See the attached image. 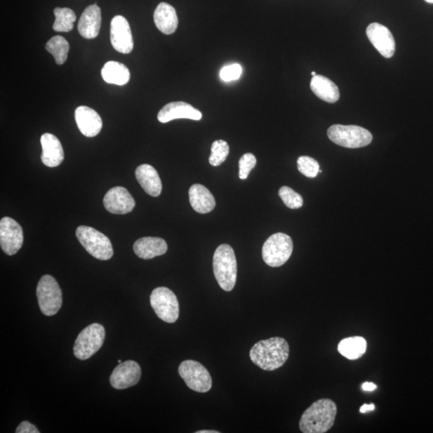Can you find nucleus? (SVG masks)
Here are the masks:
<instances>
[{
	"label": "nucleus",
	"instance_id": "obj_6",
	"mask_svg": "<svg viewBox=\"0 0 433 433\" xmlns=\"http://www.w3.org/2000/svg\"><path fill=\"white\" fill-rule=\"evenodd\" d=\"M105 330L100 323H92L78 334L74 344V355L81 361H86L100 350L105 342Z\"/></svg>",
	"mask_w": 433,
	"mask_h": 433
},
{
	"label": "nucleus",
	"instance_id": "obj_18",
	"mask_svg": "<svg viewBox=\"0 0 433 433\" xmlns=\"http://www.w3.org/2000/svg\"><path fill=\"white\" fill-rule=\"evenodd\" d=\"M101 26V11L97 4L88 6L81 14L78 31L83 38L94 39L99 35Z\"/></svg>",
	"mask_w": 433,
	"mask_h": 433
},
{
	"label": "nucleus",
	"instance_id": "obj_11",
	"mask_svg": "<svg viewBox=\"0 0 433 433\" xmlns=\"http://www.w3.org/2000/svg\"><path fill=\"white\" fill-rule=\"evenodd\" d=\"M23 243L21 225L17 221L5 216L0 221V245L3 252L10 256L16 254Z\"/></svg>",
	"mask_w": 433,
	"mask_h": 433
},
{
	"label": "nucleus",
	"instance_id": "obj_9",
	"mask_svg": "<svg viewBox=\"0 0 433 433\" xmlns=\"http://www.w3.org/2000/svg\"><path fill=\"white\" fill-rule=\"evenodd\" d=\"M150 304L157 316L165 323H174L179 318V303L175 294L167 288H157L150 295Z\"/></svg>",
	"mask_w": 433,
	"mask_h": 433
},
{
	"label": "nucleus",
	"instance_id": "obj_3",
	"mask_svg": "<svg viewBox=\"0 0 433 433\" xmlns=\"http://www.w3.org/2000/svg\"><path fill=\"white\" fill-rule=\"evenodd\" d=\"M214 274L216 282L225 292H231L237 280V260L232 248L228 244L220 245L213 259Z\"/></svg>",
	"mask_w": 433,
	"mask_h": 433
},
{
	"label": "nucleus",
	"instance_id": "obj_33",
	"mask_svg": "<svg viewBox=\"0 0 433 433\" xmlns=\"http://www.w3.org/2000/svg\"><path fill=\"white\" fill-rule=\"evenodd\" d=\"M243 68L239 63L225 66L220 71V78L225 82L237 81L242 76Z\"/></svg>",
	"mask_w": 433,
	"mask_h": 433
},
{
	"label": "nucleus",
	"instance_id": "obj_39",
	"mask_svg": "<svg viewBox=\"0 0 433 433\" xmlns=\"http://www.w3.org/2000/svg\"><path fill=\"white\" fill-rule=\"evenodd\" d=\"M427 3H433V0H425Z\"/></svg>",
	"mask_w": 433,
	"mask_h": 433
},
{
	"label": "nucleus",
	"instance_id": "obj_36",
	"mask_svg": "<svg viewBox=\"0 0 433 433\" xmlns=\"http://www.w3.org/2000/svg\"><path fill=\"white\" fill-rule=\"evenodd\" d=\"M374 410H375V405H374L373 403H370V405H363L361 407V412L365 413L367 412L372 411Z\"/></svg>",
	"mask_w": 433,
	"mask_h": 433
},
{
	"label": "nucleus",
	"instance_id": "obj_31",
	"mask_svg": "<svg viewBox=\"0 0 433 433\" xmlns=\"http://www.w3.org/2000/svg\"><path fill=\"white\" fill-rule=\"evenodd\" d=\"M298 170L304 176L310 179L316 178L319 173V164L316 160L308 156L299 157L297 161Z\"/></svg>",
	"mask_w": 433,
	"mask_h": 433
},
{
	"label": "nucleus",
	"instance_id": "obj_30",
	"mask_svg": "<svg viewBox=\"0 0 433 433\" xmlns=\"http://www.w3.org/2000/svg\"><path fill=\"white\" fill-rule=\"evenodd\" d=\"M279 195L283 203L288 208L295 210L301 208L303 204L302 196L288 186H283L279 191Z\"/></svg>",
	"mask_w": 433,
	"mask_h": 433
},
{
	"label": "nucleus",
	"instance_id": "obj_25",
	"mask_svg": "<svg viewBox=\"0 0 433 433\" xmlns=\"http://www.w3.org/2000/svg\"><path fill=\"white\" fill-rule=\"evenodd\" d=\"M103 80L108 83L116 85H125L130 80V72L120 62L108 61L101 70Z\"/></svg>",
	"mask_w": 433,
	"mask_h": 433
},
{
	"label": "nucleus",
	"instance_id": "obj_34",
	"mask_svg": "<svg viewBox=\"0 0 433 433\" xmlns=\"http://www.w3.org/2000/svg\"><path fill=\"white\" fill-rule=\"evenodd\" d=\"M17 433H39L36 426H34L28 421H23L21 423L16 430Z\"/></svg>",
	"mask_w": 433,
	"mask_h": 433
},
{
	"label": "nucleus",
	"instance_id": "obj_28",
	"mask_svg": "<svg viewBox=\"0 0 433 433\" xmlns=\"http://www.w3.org/2000/svg\"><path fill=\"white\" fill-rule=\"evenodd\" d=\"M46 50L55 58L57 65L61 66L67 61L68 54L70 52V43L65 37L56 36L47 43Z\"/></svg>",
	"mask_w": 433,
	"mask_h": 433
},
{
	"label": "nucleus",
	"instance_id": "obj_4",
	"mask_svg": "<svg viewBox=\"0 0 433 433\" xmlns=\"http://www.w3.org/2000/svg\"><path fill=\"white\" fill-rule=\"evenodd\" d=\"M76 235L83 248L93 257L101 261L112 257L111 241L100 231L90 226L81 225L77 229Z\"/></svg>",
	"mask_w": 433,
	"mask_h": 433
},
{
	"label": "nucleus",
	"instance_id": "obj_37",
	"mask_svg": "<svg viewBox=\"0 0 433 433\" xmlns=\"http://www.w3.org/2000/svg\"><path fill=\"white\" fill-rule=\"evenodd\" d=\"M196 433H219V432L215 430H201L196 432Z\"/></svg>",
	"mask_w": 433,
	"mask_h": 433
},
{
	"label": "nucleus",
	"instance_id": "obj_20",
	"mask_svg": "<svg viewBox=\"0 0 433 433\" xmlns=\"http://www.w3.org/2000/svg\"><path fill=\"white\" fill-rule=\"evenodd\" d=\"M154 19L155 26L165 35H171L179 26V18L176 10L167 3H161L157 7Z\"/></svg>",
	"mask_w": 433,
	"mask_h": 433
},
{
	"label": "nucleus",
	"instance_id": "obj_22",
	"mask_svg": "<svg viewBox=\"0 0 433 433\" xmlns=\"http://www.w3.org/2000/svg\"><path fill=\"white\" fill-rule=\"evenodd\" d=\"M190 203L193 209L199 214H208L212 211L216 201L210 191L203 185L194 184L189 190Z\"/></svg>",
	"mask_w": 433,
	"mask_h": 433
},
{
	"label": "nucleus",
	"instance_id": "obj_21",
	"mask_svg": "<svg viewBox=\"0 0 433 433\" xmlns=\"http://www.w3.org/2000/svg\"><path fill=\"white\" fill-rule=\"evenodd\" d=\"M168 245L164 239L157 237H145L134 245V253L142 259H152L167 252Z\"/></svg>",
	"mask_w": 433,
	"mask_h": 433
},
{
	"label": "nucleus",
	"instance_id": "obj_8",
	"mask_svg": "<svg viewBox=\"0 0 433 433\" xmlns=\"http://www.w3.org/2000/svg\"><path fill=\"white\" fill-rule=\"evenodd\" d=\"M37 295L39 309L46 316H52L60 311L62 306V292L57 280L46 274L39 280Z\"/></svg>",
	"mask_w": 433,
	"mask_h": 433
},
{
	"label": "nucleus",
	"instance_id": "obj_19",
	"mask_svg": "<svg viewBox=\"0 0 433 433\" xmlns=\"http://www.w3.org/2000/svg\"><path fill=\"white\" fill-rule=\"evenodd\" d=\"M41 143L43 150L41 156L43 163L51 168L60 165L65 159L60 140L55 135L44 134L41 136Z\"/></svg>",
	"mask_w": 433,
	"mask_h": 433
},
{
	"label": "nucleus",
	"instance_id": "obj_17",
	"mask_svg": "<svg viewBox=\"0 0 433 433\" xmlns=\"http://www.w3.org/2000/svg\"><path fill=\"white\" fill-rule=\"evenodd\" d=\"M75 119L78 129L87 137H96L102 129V120L99 114L87 106L78 107L75 112Z\"/></svg>",
	"mask_w": 433,
	"mask_h": 433
},
{
	"label": "nucleus",
	"instance_id": "obj_12",
	"mask_svg": "<svg viewBox=\"0 0 433 433\" xmlns=\"http://www.w3.org/2000/svg\"><path fill=\"white\" fill-rule=\"evenodd\" d=\"M110 39L112 47L118 52L129 54L134 49L130 23L124 17L116 16L112 19Z\"/></svg>",
	"mask_w": 433,
	"mask_h": 433
},
{
	"label": "nucleus",
	"instance_id": "obj_14",
	"mask_svg": "<svg viewBox=\"0 0 433 433\" xmlns=\"http://www.w3.org/2000/svg\"><path fill=\"white\" fill-rule=\"evenodd\" d=\"M369 41L383 57L392 58L396 52L394 37L388 29L381 23H372L367 28Z\"/></svg>",
	"mask_w": 433,
	"mask_h": 433
},
{
	"label": "nucleus",
	"instance_id": "obj_32",
	"mask_svg": "<svg viewBox=\"0 0 433 433\" xmlns=\"http://www.w3.org/2000/svg\"><path fill=\"white\" fill-rule=\"evenodd\" d=\"M257 163V160L254 154H244L241 157L239 160V179L241 180H245L248 178V176L255 165Z\"/></svg>",
	"mask_w": 433,
	"mask_h": 433
},
{
	"label": "nucleus",
	"instance_id": "obj_38",
	"mask_svg": "<svg viewBox=\"0 0 433 433\" xmlns=\"http://www.w3.org/2000/svg\"><path fill=\"white\" fill-rule=\"evenodd\" d=\"M312 76L313 77H314L317 76V75H316V72H312Z\"/></svg>",
	"mask_w": 433,
	"mask_h": 433
},
{
	"label": "nucleus",
	"instance_id": "obj_16",
	"mask_svg": "<svg viewBox=\"0 0 433 433\" xmlns=\"http://www.w3.org/2000/svg\"><path fill=\"white\" fill-rule=\"evenodd\" d=\"M203 113L188 103L183 101L171 102L161 108L157 115L161 123H167L175 119L200 121Z\"/></svg>",
	"mask_w": 433,
	"mask_h": 433
},
{
	"label": "nucleus",
	"instance_id": "obj_24",
	"mask_svg": "<svg viewBox=\"0 0 433 433\" xmlns=\"http://www.w3.org/2000/svg\"><path fill=\"white\" fill-rule=\"evenodd\" d=\"M311 90L319 99L328 103H336L341 97L339 88L330 79L317 75L312 77Z\"/></svg>",
	"mask_w": 433,
	"mask_h": 433
},
{
	"label": "nucleus",
	"instance_id": "obj_7",
	"mask_svg": "<svg viewBox=\"0 0 433 433\" xmlns=\"http://www.w3.org/2000/svg\"><path fill=\"white\" fill-rule=\"evenodd\" d=\"M293 248L292 239L290 236L283 233L274 234L263 245V261L269 267H281L292 256Z\"/></svg>",
	"mask_w": 433,
	"mask_h": 433
},
{
	"label": "nucleus",
	"instance_id": "obj_5",
	"mask_svg": "<svg viewBox=\"0 0 433 433\" xmlns=\"http://www.w3.org/2000/svg\"><path fill=\"white\" fill-rule=\"evenodd\" d=\"M328 136L334 143L349 149L365 147L373 139L370 132L356 125H334L329 128Z\"/></svg>",
	"mask_w": 433,
	"mask_h": 433
},
{
	"label": "nucleus",
	"instance_id": "obj_10",
	"mask_svg": "<svg viewBox=\"0 0 433 433\" xmlns=\"http://www.w3.org/2000/svg\"><path fill=\"white\" fill-rule=\"evenodd\" d=\"M180 376L191 390L205 393L212 387V378L203 364L194 361H185L179 368Z\"/></svg>",
	"mask_w": 433,
	"mask_h": 433
},
{
	"label": "nucleus",
	"instance_id": "obj_40",
	"mask_svg": "<svg viewBox=\"0 0 433 433\" xmlns=\"http://www.w3.org/2000/svg\"><path fill=\"white\" fill-rule=\"evenodd\" d=\"M118 363H122V362H121V361H118Z\"/></svg>",
	"mask_w": 433,
	"mask_h": 433
},
{
	"label": "nucleus",
	"instance_id": "obj_2",
	"mask_svg": "<svg viewBox=\"0 0 433 433\" xmlns=\"http://www.w3.org/2000/svg\"><path fill=\"white\" fill-rule=\"evenodd\" d=\"M336 415V403L330 399H321L303 412L299 429L303 433L327 432L333 427Z\"/></svg>",
	"mask_w": 433,
	"mask_h": 433
},
{
	"label": "nucleus",
	"instance_id": "obj_35",
	"mask_svg": "<svg viewBox=\"0 0 433 433\" xmlns=\"http://www.w3.org/2000/svg\"><path fill=\"white\" fill-rule=\"evenodd\" d=\"M376 387H377L375 385V383H370V382L364 383H363V385H362L363 390L368 391V392L374 391L376 390Z\"/></svg>",
	"mask_w": 433,
	"mask_h": 433
},
{
	"label": "nucleus",
	"instance_id": "obj_29",
	"mask_svg": "<svg viewBox=\"0 0 433 433\" xmlns=\"http://www.w3.org/2000/svg\"><path fill=\"white\" fill-rule=\"evenodd\" d=\"M230 152V147L224 140L215 141L211 146V155L209 159L210 164L213 166H219L223 164L228 159Z\"/></svg>",
	"mask_w": 433,
	"mask_h": 433
},
{
	"label": "nucleus",
	"instance_id": "obj_15",
	"mask_svg": "<svg viewBox=\"0 0 433 433\" xmlns=\"http://www.w3.org/2000/svg\"><path fill=\"white\" fill-rule=\"evenodd\" d=\"M135 200L124 187L117 186L108 191L104 198L105 209L112 214H125L135 208Z\"/></svg>",
	"mask_w": 433,
	"mask_h": 433
},
{
	"label": "nucleus",
	"instance_id": "obj_13",
	"mask_svg": "<svg viewBox=\"0 0 433 433\" xmlns=\"http://www.w3.org/2000/svg\"><path fill=\"white\" fill-rule=\"evenodd\" d=\"M141 376V369L134 361L119 363L110 376V383L116 390H126L139 383Z\"/></svg>",
	"mask_w": 433,
	"mask_h": 433
},
{
	"label": "nucleus",
	"instance_id": "obj_27",
	"mask_svg": "<svg viewBox=\"0 0 433 433\" xmlns=\"http://www.w3.org/2000/svg\"><path fill=\"white\" fill-rule=\"evenodd\" d=\"M56 21L53 24V30L58 32H68L73 29L77 17L72 9L57 8L54 9Z\"/></svg>",
	"mask_w": 433,
	"mask_h": 433
},
{
	"label": "nucleus",
	"instance_id": "obj_23",
	"mask_svg": "<svg viewBox=\"0 0 433 433\" xmlns=\"http://www.w3.org/2000/svg\"><path fill=\"white\" fill-rule=\"evenodd\" d=\"M136 178L142 188L152 197L161 194L162 183L157 170L152 165L144 164L137 167Z\"/></svg>",
	"mask_w": 433,
	"mask_h": 433
},
{
	"label": "nucleus",
	"instance_id": "obj_26",
	"mask_svg": "<svg viewBox=\"0 0 433 433\" xmlns=\"http://www.w3.org/2000/svg\"><path fill=\"white\" fill-rule=\"evenodd\" d=\"M338 351L348 360H358L367 351V341L361 336L343 339L338 345Z\"/></svg>",
	"mask_w": 433,
	"mask_h": 433
},
{
	"label": "nucleus",
	"instance_id": "obj_1",
	"mask_svg": "<svg viewBox=\"0 0 433 433\" xmlns=\"http://www.w3.org/2000/svg\"><path fill=\"white\" fill-rule=\"evenodd\" d=\"M290 348L286 339L273 337L256 343L250 349V360L264 371L277 370L289 358Z\"/></svg>",
	"mask_w": 433,
	"mask_h": 433
}]
</instances>
